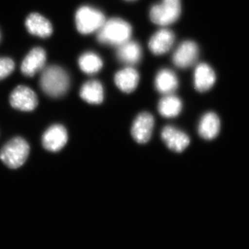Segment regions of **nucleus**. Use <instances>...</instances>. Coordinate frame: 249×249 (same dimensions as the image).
Returning <instances> with one entry per match:
<instances>
[{
    "label": "nucleus",
    "instance_id": "nucleus-23",
    "mask_svg": "<svg viewBox=\"0 0 249 249\" xmlns=\"http://www.w3.org/2000/svg\"><path fill=\"white\" fill-rule=\"evenodd\" d=\"M126 1H134V0H126Z\"/></svg>",
    "mask_w": 249,
    "mask_h": 249
},
{
    "label": "nucleus",
    "instance_id": "nucleus-20",
    "mask_svg": "<svg viewBox=\"0 0 249 249\" xmlns=\"http://www.w3.org/2000/svg\"><path fill=\"white\" fill-rule=\"evenodd\" d=\"M182 107V102L179 98L173 94L166 95L160 100L158 111L163 117L174 118L181 113Z\"/></svg>",
    "mask_w": 249,
    "mask_h": 249
},
{
    "label": "nucleus",
    "instance_id": "nucleus-11",
    "mask_svg": "<svg viewBox=\"0 0 249 249\" xmlns=\"http://www.w3.org/2000/svg\"><path fill=\"white\" fill-rule=\"evenodd\" d=\"M46 62L45 51L36 47L27 54L21 65V71L24 76H34L37 72L43 70Z\"/></svg>",
    "mask_w": 249,
    "mask_h": 249
},
{
    "label": "nucleus",
    "instance_id": "nucleus-14",
    "mask_svg": "<svg viewBox=\"0 0 249 249\" xmlns=\"http://www.w3.org/2000/svg\"><path fill=\"white\" fill-rule=\"evenodd\" d=\"M215 73L212 67L207 64L201 63L195 71V88L199 92H205L212 88L215 83Z\"/></svg>",
    "mask_w": 249,
    "mask_h": 249
},
{
    "label": "nucleus",
    "instance_id": "nucleus-16",
    "mask_svg": "<svg viewBox=\"0 0 249 249\" xmlns=\"http://www.w3.org/2000/svg\"><path fill=\"white\" fill-rule=\"evenodd\" d=\"M155 88L160 93L173 94L178 88V80L174 71L163 69L158 72L155 78Z\"/></svg>",
    "mask_w": 249,
    "mask_h": 249
},
{
    "label": "nucleus",
    "instance_id": "nucleus-22",
    "mask_svg": "<svg viewBox=\"0 0 249 249\" xmlns=\"http://www.w3.org/2000/svg\"><path fill=\"white\" fill-rule=\"evenodd\" d=\"M15 69L14 62L9 58H0V80L9 76Z\"/></svg>",
    "mask_w": 249,
    "mask_h": 249
},
{
    "label": "nucleus",
    "instance_id": "nucleus-4",
    "mask_svg": "<svg viewBox=\"0 0 249 249\" xmlns=\"http://www.w3.org/2000/svg\"><path fill=\"white\" fill-rule=\"evenodd\" d=\"M181 11V0H162L152 6L150 18L157 25L168 26L178 20Z\"/></svg>",
    "mask_w": 249,
    "mask_h": 249
},
{
    "label": "nucleus",
    "instance_id": "nucleus-8",
    "mask_svg": "<svg viewBox=\"0 0 249 249\" xmlns=\"http://www.w3.org/2000/svg\"><path fill=\"white\" fill-rule=\"evenodd\" d=\"M199 57V48L196 42L185 41L173 54V63L178 68L186 69L194 65Z\"/></svg>",
    "mask_w": 249,
    "mask_h": 249
},
{
    "label": "nucleus",
    "instance_id": "nucleus-19",
    "mask_svg": "<svg viewBox=\"0 0 249 249\" xmlns=\"http://www.w3.org/2000/svg\"><path fill=\"white\" fill-rule=\"evenodd\" d=\"M80 96L89 104H101L104 100L103 85L98 80H89L82 86Z\"/></svg>",
    "mask_w": 249,
    "mask_h": 249
},
{
    "label": "nucleus",
    "instance_id": "nucleus-10",
    "mask_svg": "<svg viewBox=\"0 0 249 249\" xmlns=\"http://www.w3.org/2000/svg\"><path fill=\"white\" fill-rule=\"evenodd\" d=\"M161 139L170 150L176 152L184 151L190 144L189 137L173 126H165L162 129Z\"/></svg>",
    "mask_w": 249,
    "mask_h": 249
},
{
    "label": "nucleus",
    "instance_id": "nucleus-6",
    "mask_svg": "<svg viewBox=\"0 0 249 249\" xmlns=\"http://www.w3.org/2000/svg\"><path fill=\"white\" fill-rule=\"evenodd\" d=\"M10 103L15 109L31 111L37 107L38 101L37 95L32 89L24 85H19L11 93Z\"/></svg>",
    "mask_w": 249,
    "mask_h": 249
},
{
    "label": "nucleus",
    "instance_id": "nucleus-17",
    "mask_svg": "<svg viewBox=\"0 0 249 249\" xmlns=\"http://www.w3.org/2000/svg\"><path fill=\"white\" fill-rule=\"evenodd\" d=\"M220 121L213 112L206 113L201 117L198 126V132L203 139L212 140L220 131Z\"/></svg>",
    "mask_w": 249,
    "mask_h": 249
},
{
    "label": "nucleus",
    "instance_id": "nucleus-5",
    "mask_svg": "<svg viewBox=\"0 0 249 249\" xmlns=\"http://www.w3.org/2000/svg\"><path fill=\"white\" fill-rule=\"evenodd\" d=\"M75 19L77 29L82 34H90L99 30L106 21L101 11L90 6L80 7Z\"/></svg>",
    "mask_w": 249,
    "mask_h": 249
},
{
    "label": "nucleus",
    "instance_id": "nucleus-12",
    "mask_svg": "<svg viewBox=\"0 0 249 249\" xmlns=\"http://www.w3.org/2000/svg\"><path fill=\"white\" fill-rule=\"evenodd\" d=\"M175 40V36L173 31L167 29H160L149 41V49L155 55H163L169 52Z\"/></svg>",
    "mask_w": 249,
    "mask_h": 249
},
{
    "label": "nucleus",
    "instance_id": "nucleus-7",
    "mask_svg": "<svg viewBox=\"0 0 249 249\" xmlns=\"http://www.w3.org/2000/svg\"><path fill=\"white\" fill-rule=\"evenodd\" d=\"M155 126L153 116L148 112H142L139 114L132 124V137L138 143H146L151 139Z\"/></svg>",
    "mask_w": 249,
    "mask_h": 249
},
{
    "label": "nucleus",
    "instance_id": "nucleus-2",
    "mask_svg": "<svg viewBox=\"0 0 249 249\" xmlns=\"http://www.w3.org/2000/svg\"><path fill=\"white\" fill-rule=\"evenodd\" d=\"M70 85V77L60 67L49 66L45 68L41 74V88L51 97L58 98L63 96L69 89Z\"/></svg>",
    "mask_w": 249,
    "mask_h": 249
},
{
    "label": "nucleus",
    "instance_id": "nucleus-18",
    "mask_svg": "<svg viewBox=\"0 0 249 249\" xmlns=\"http://www.w3.org/2000/svg\"><path fill=\"white\" fill-rule=\"evenodd\" d=\"M27 30L32 35L40 37H47L52 35V24L45 17L39 14H32L26 20Z\"/></svg>",
    "mask_w": 249,
    "mask_h": 249
},
{
    "label": "nucleus",
    "instance_id": "nucleus-24",
    "mask_svg": "<svg viewBox=\"0 0 249 249\" xmlns=\"http://www.w3.org/2000/svg\"><path fill=\"white\" fill-rule=\"evenodd\" d=\"M0 38H1V34H0Z\"/></svg>",
    "mask_w": 249,
    "mask_h": 249
},
{
    "label": "nucleus",
    "instance_id": "nucleus-9",
    "mask_svg": "<svg viewBox=\"0 0 249 249\" xmlns=\"http://www.w3.org/2000/svg\"><path fill=\"white\" fill-rule=\"evenodd\" d=\"M68 140L67 129L61 124H53L42 136V145L46 150L58 152L66 145Z\"/></svg>",
    "mask_w": 249,
    "mask_h": 249
},
{
    "label": "nucleus",
    "instance_id": "nucleus-3",
    "mask_svg": "<svg viewBox=\"0 0 249 249\" xmlns=\"http://www.w3.org/2000/svg\"><path fill=\"white\" fill-rule=\"evenodd\" d=\"M28 142L21 137H16L9 141L0 151V159L6 166L16 169L22 166L29 156Z\"/></svg>",
    "mask_w": 249,
    "mask_h": 249
},
{
    "label": "nucleus",
    "instance_id": "nucleus-13",
    "mask_svg": "<svg viewBox=\"0 0 249 249\" xmlns=\"http://www.w3.org/2000/svg\"><path fill=\"white\" fill-rule=\"evenodd\" d=\"M114 82L118 88L124 92H132L139 85L138 71L132 67H126L116 73Z\"/></svg>",
    "mask_w": 249,
    "mask_h": 249
},
{
    "label": "nucleus",
    "instance_id": "nucleus-15",
    "mask_svg": "<svg viewBox=\"0 0 249 249\" xmlns=\"http://www.w3.org/2000/svg\"><path fill=\"white\" fill-rule=\"evenodd\" d=\"M117 58L123 63L134 65L139 63L142 58V49L139 43L128 40L118 47Z\"/></svg>",
    "mask_w": 249,
    "mask_h": 249
},
{
    "label": "nucleus",
    "instance_id": "nucleus-21",
    "mask_svg": "<svg viewBox=\"0 0 249 249\" xmlns=\"http://www.w3.org/2000/svg\"><path fill=\"white\" fill-rule=\"evenodd\" d=\"M78 65L80 70L87 74H94L103 67V60L93 52H86L80 57Z\"/></svg>",
    "mask_w": 249,
    "mask_h": 249
},
{
    "label": "nucleus",
    "instance_id": "nucleus-1",
    "mask_svg": "<svg viewBox=\"0 0 249 249\" xmlns=\"http://www.w3.org/2000/svg\"><path fill=\"white\" fill-rule=\"evenodd\" d=\"M132 34V27L128 22L121 18H111L98 31L97 40L104 45L119 47L129 40Z\"/></svg>",
    "mask_w": 249,
    "mask_h": 249
}]
</instances>
